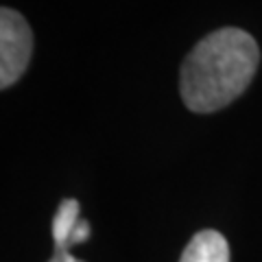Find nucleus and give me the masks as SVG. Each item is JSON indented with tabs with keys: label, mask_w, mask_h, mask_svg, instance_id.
Here are the masks:
<instances>
[{
	"label": "nucleus",
	"mask_w": 262,
	"mask_h": 262,
	"mask_svg": "<svg viewBox=\"0 0 262 262\" xmlns=\"http://www.w3.org/2000/svg\"><path fill=\"white\" fill-rule=\"evenodd\" d=\"M258 44L243 29H219L203 37L182 63L179 92L188 110L210 114L238 98L258 70Z\"/></svg>",
	"instance_id": "f257e3e1"
},
{
	"label": "nucleus",
	"mask_w": 262,
	"mask_h": 262,
	"mask_svg": "<svg viewBox=\"0 0 262 262\" xmlns=\"http://www.w3.org/2000/svg\"><path fill=\"white\" fill-rule=\"evenodd\" d=\"M33 53V33L22 15L3 7L0 11V88L7 90L29 68Z\"/></svg>",
	"instance_id": "f03ea898"
},
{
	"label": "nucleus",
	"mask_w": 262,
	"mask_h": 262,
	"mask_svg": "<svg viewBox=\"0 0 262 262\" xmlns=\"http://www.w3.org/2000/svg\"><path fill=\"white\" fill-rule=\"evenodd\" d=\"M81 206L77 199H63L53 219L55 249H70L90 238V223L79 216Z\"/></svg>",
	"instance_id": "7ed1b4c3"
},
{
	"label": "nucleus",
	"mask_w": 262,
	"mask_h": 262,
	"mask_svg": "<svg viewBox=\"0 0 262 262\" xmlns=\"http://www.w3.org/2000/svg\"><path fill=\"white\" fill-rule=\"evenodd\" d=\"M179 262H229V245L223 234L203 229L192 236Z\"/></svg>",
	"instance_id": "20e7f679"
},
{
	"label": "nucleus",
	"mask_w": 262,
	"mask_h": 262,
	"mask_svg": "<svg viewBox=\"0 0 262 262\" xmlns=\"http://www.w3.org/2000/svg\"><path fill=\"white\" fill-rule=\"evenodd\" d=\"M51 262H83V260H79V258L72 256L70 249H55Z\"/></svg>",
	"instance_id": "39448f33"
}]
</instances>
